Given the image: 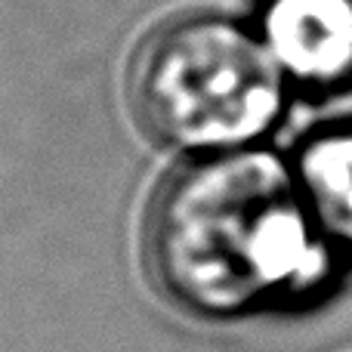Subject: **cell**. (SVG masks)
Returning a JSON list of instances; mask_svg holds the SVG:
<instances>
[{"label":"cell","mask_w":352,"mask_h":352,"mask_svg":"<svg viewBox=\"0 0 352 352\" xmlns=\"http://www.w3.org/2000/svg\"><path fill=\"white\" fill-rule=\"evenodd\" d=\"M136 124L161 146L213 155L275 127L285 72L266 41L223 16H182L136 50L127 78Z\"/></svg>","instance_id":"obj_2"},{"label":"cell","mask_w":352,"mask_h":352,"mask_svg":"<svg viewBox=\"0 0 352 352\" xmlns=\"http://www.w3.org/2000/svg\"><path fill=\"white\" fill-rule=\"evenodd\" d=\"M148 278L182 312L207 322L312 294L328 275L297 173L260 148L213 152L161 179L142 223Z\"/></svg>","instance_id":"obj_1"},{"label":"cell","mask_w":352,"mask_h":352,"mask_svg":"<svg viewBox=\"0 0 352 352\" xmlns=\"http://www.w3.org/2000/svg\"><path fill=\"white\" fill-rule=\"evenodd\" d=\"M263 41L300 90L352 99V0H266Z\"/></svg>","instance_id":"obj_3"},{"label":"cell","mask_w":352,"mask_h":352,"mask_svg":"<svg viewBox=\"0 0 352 352\" xmlns=\"http://www.w3.org/2000/svg\"><path fill=\"white\" fill-rule=\"evenodd\" d=\"M294 173L324 241L352 254V121L306 136Z\"/></svg>","instance_id":"obj_4"}]
</instances>
